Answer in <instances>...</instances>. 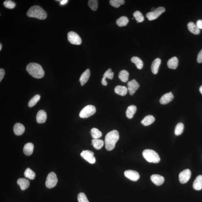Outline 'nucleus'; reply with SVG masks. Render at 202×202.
<instances>
[{
  "label": "nucleus",
  "mask_w": 202,
  "mask_h": 202,
  "mask_svg": "<svg viewBox=\"0 0 202 202\" xmlns=\"http://www.w3.org/2000/svg\"><path fill=\"white\" fill-rule=\"evenodd\" d=\"M119 138V134L116 130L111 131L107 134L105 138V148L106 150L111 151L114 149Z\"/></svg>",
  "instance_id": "f257e3e1"
},
{
  "label": "nucleus",
  "mask_w": 202,
  "mask_h": 202,
  "mask_svg": "<svg viewBox=\"0 0 202 202\" xmlns=\"http://www.w3.org/2000/svg\"><path fill=\"white\" fill-rule=\"evenodd\" d=\"M26 70L30 75L36 78H42L45 75V72L42 67L36 63H29L27 66Z\"/></svg>",
  "instance_id": "f03ea898"
},
{
  "label": "nucleus",
  "mask_w": 202,
  "mask_h": 202,
  "mask_svg": "<svg viewBox=\"0 0 202 202\" xmlns=\"http://www.w3.org/2000/svg\"><path fill=\"white\" fill-rule=\"evenodd\" d=\"M28 17L36 18L39 20H45L47 17L46 12L41 7L38 5L33 6L29 9L27 13Z\"/></svg>",
  "instance_id": "7ed1b4c3"
},
{
  "label": "nucleus",
  "mask_w": 202,
  "mask_h": 202,
  "mask_svg": "<svg viewBox=\"0 0 202 202\" xmlns=\"http://www.w3.org/2000/svg\"><path fill=\"white\" fill-rule=\"evenodd\" d=\"M142 154L144 158L148 162L157 163L160 161V158L159 156L154 150L145 149L143 151Z\"/></svg>",
  "instance_id": "20e7f679"
},
{
  "label": "nucleus",
  "mask_w": 202,
  "mask_h": 202,
  "mask_svg": "<svg viewBox=\"0 0 202 202\" xmlns=\"http://www.w3.org/2000/svg\"><path fill=\"white\" fill-rule=\"evenodd\" d=\"M96 112L95 107L91 105H88L85 107L79 113L80 118H85L91 116Z\"/></svg>",
  "instance_id": "39448f33"
},
{
  "label": "nucleus",
  "mask_w": 202,
  "mask_h": 202,
  "mask_svg": "<svg viewBox=\"0 0 202 202\" xmlns=\"http://www.w3.org/2000/svg\"><path fill=\"white\" fill-rule=\"evenodd\" d=\"M58 179L56 173L53 172L49 173L45 183L46 186L48 188H54L57 185Z\"/></svg>",
  "instance_id": "423d86ee"
},
{
  "label": "nucleus",
  "mask_w": 202,
  "mask_h": 202,
  "mask_svg": "<svg viewBox=\"0 0 202 202\" xmlns=\"http://www.w3.org/2000/svg\"><path fill=\"white\" fill-rule=\"evenodd\" d=\"M165 11V9L163 7H159L156 9L155 11L148 13L146 15L148 20H153L158 18Z\"/></svg>",
  "instance_id": "0eeeda50"
},
{
  "label": "nucleus",
  "mask_w": 202,
  "mask_h": 202,
  "mask_svg": "<svg viewBox=\"0 0 202 202\" xmlns=\"http://www.w3.org/2000/svg\"><path fill=\"white\" fill-rule=\"evenodd\" d=\"M68 41L72 44L79 45L82 43V40L79 36L75 32L71 31L68 34Z\"/></svg>",
  "instance_id": "6e6552de"
},
{
  "label": "nucleus",
  "mask_w": 202,
  "mask_h": 202,
  "mask_svg": "<svg viewBox=\"0 0 202 202\" xmlns=\"http://www.w3.org/2000/svg\"><path fill=\"white\" fill-rule=\"evenodd\" d=\"M81 156L86 161L91 164H94L96 163V158L94 156V153L89 150H85L82 152L81 153Z\"/></svg>",
  "instance_id": "1a4fd4ad"
},
{
  "label": "nucleus",
  "mask_w": 202,
  "mask_h": 202,
  "mask_svg": "<svg viewBox=\"0 0 202 202\" xmlns=\"http://www.w3.org/2000/svg\"><path fill=\"white\" fill-rule=\"evenodd\" d=\"M191 176V172L189 169H187L180 172L179 175V180L181 183H186L189 180Z\"/></svg>",
  "instance_id": "9d476101"
},
{
  "label": "nucleus",
  "mask_w": 202,
  "mask_h": 202,
  "mask_svg": "<svg viewBox=\"0 0 202 202\" xmlns=\"http://www.w3.org/2000/svg\"><path fill=\"white\" fill-rule=\"evenodd\" d=\"M128 90L130 95H133L140 87V85L136 80L133 79L128 82L127 84Z\"/></svg>",
  "instance_id": "9b49d317"
},
{
  "label": "nucleus",
  "mask_w": 202,
  "mask_h": 202,
  "mask_svg": "<svg viewBox=\"0 0 202 202\" xmlns=\"http://www.w3.org/2000/svg\"><path fill=\"white\" fill-rule=\"evenodd\" d=\"M124 175L128 179L135 182L137 181L140 178L139 173L134 170H126L124 172Z\"/></svg>",
  "instance_id": "f8f14e48"
},
{
  "label": "nucleus",
  "mask_w": 202,
  "mask_h": 202,
  "mask_svg": "<svg viewBox=\"0 0 202 202\" xmlns=\"http://www.w3.org/2000/svg\"><path fill=\"white\" fill-rule=\"evenodd\" d=\"M174 99V96L171 92L166 94L161 97L160 99V103L162 105H166L170 103Z\"/></svg>",
  "instance_id": "ddd939ff"
},
{
  "label": "nucleus",
  "mask_w": 202,
  "mask_h": 202,
  "mask_svg": "<svg viewBox=\"0 0 202 202\" xmlns=\"http://www.w3.org/2000/svg\"><path fill=\"white\" fill-rule=\"evenodd\" d=\"M151 179L152 182L157 186L162 185L164 182V177L163 176L159 175H152Z\"/></svg>",
  "instance_id": "4468645a"
},
{
  "label": "nucleus",
  "mask_w": 202,
  "mask_h": 202,
  "mask_svg": "<svg viewBox=\"0 0 202 202\" xmlns=\"http://www.w3.org/2000/svg\"><path fill=\"white\" fill-rule=\"evenodd\" d=\"M25 126L20 123H16L14 125L13 130L15 134L17 136H20L23 134L25 131Z\"/></svg>",
  "instance_id": "2eb2a0df"
},
{
  "label": "nucleus",
  "mask_w": 202,
  "mask_h": 202,
  "mask_svg": "<svg viewBox=\"0 0 202 202\" xmlns=\"http://www.w3.org/2000/svg\"><path fill=\"white\" fill-rule=\"evenodd\" d=\"M114 73L112 72V70L109 69L105 72L104 74L103 78L102 80V83L103 85L106 86L107 85V82L106 81V79H112L114 78Z\"/></svg>",
  "instance_id": "dca6fc26"
},
{
  "label": "nucleus",
  "mask_w": 202,
  "mask_h": 202,
  "mask_svg": "<svg viewBox=\"0 0 202 202\" xmlns=\"http://www.w3.org/2000/svg\"><path fill=\"white\" fill-rule=\"evenodd\" d=\"M90 75V69H88L82 74L79 79V81L82 86H83L88 81Z\"/></svg>",
  "instance_id": "f3484780"
},
{
  "label": "nucleus",
  "mask_w": 202,
  "mask_h": 202,
  "mask_svg": "<svg viewBox=\"0 0 202 202\" xmlns=\"http://www.w3.org/2000/svg\"><path fill=\"white\" fill-rule=\"evenodd\" d=\"M47 115L44 110H40L36 116V121L38 123H44L47 120Z\"/></svg>",
  "instance_id": "a211bd4d"
},
{
  "label": "nucleus",
  "mask_w": 202,
  "mask_h": 202,
  "mask_svg": "<svg viewBox=\"0 0 202 202\" xmlns=\"http://www.w3.org/2000/svg\"><path fill=\"white\" fill-rule=\"evenodd\" d=\"M161 60L159 58H157L152 62L151 65L152 72L154 74H157L158 72L159 68L161 63Z\"/></svg>",
  "instance_id": "6ab92c4d"
},
{
  "label": "nucleus",
  "mask_w": 202,
  "mask_h": 202,
  "mask_svg": "<svg viewBox=\"0 0 202 202\" xmlns=\"http://www.w3.org/2000/svg\"><path fill=\"white\" fill-rule=\"evenodd\" d=\"M194 189L199 191L202 189V175H199L196 177L193 184Z\"/></svg>",
  "instance_id": "aec40b11"
},
{
  "label": "nucleus",
  "mask_w": 202,
  "mask_h": 202,
  "mask_svg": "<svg viewBox=\"0 0 202 202\" xmlns=\"http://www.w3.org/2000/svg\"><path fill=\"white\" fill-rule=\"evenodd\" d=\"M137 111V107L134 105H131L128 107L126 111V116L128 119H131L133 118Z\"/></svg>",
  "instance_id": "412c9836"
},
{
  "label": "nucleus",
  "mask_w": 202,
  "mask_h": 202,
  "mask_svg": "<svg viewBox=\"0 0 202 202\" xmlns=\"http://www.w3.org/2000/svg\"><path fill=\"white\" fill-rule=\"evenodd\" d=\"M17 183L20 186L21 189L22 190H25L29 188L30 185V182L29 180L25 179V178H20L18 180Z\"/></svg>",
  "instance_id": "4be33fe9"
},
{
  "label": "nucleus",
  "mask_w": 202,
  "mask_h": 202,
  "mask_svg": "<svg viewBox=\"0 0 202 202\" xmlns=\"http://www.w3.org/2000/svg\"><path fill=\"white\" fill-rule=\"evenodd\" d=\"M34 145L31 143H28L25 145L23 148V152L25 155L30 156L33 152Z\"/></svg>",
  "instance_id": "5701e85b"
},
{
  "label": "nucleus",
  "mask_w": 202,
  "mask_h": 202,
  "mask_svg": "<svg viewBox=\"0 0 202 202\" xmlns=\"http://www.w3.org/2000/svg\"><path fill=\"white\" fill-rule=\"evenodd\" d=\"M155 121V118L153 116L151 115H147L141 121V124L143 126H147L152 124Z\"/></svg>",
  "instance_id": "b1692460"
},
{
  "label": "nucleus",
  "mask_w": 202,
  "mask_h": 202,
  "mask_svg": "<svg viewBox=\"0 0 202 202\" xmlns=\"http://www.w3.org/2000/svg\"><path fill=\"white\" fill-rule=\"evenodd\" d=\"M178 59L177 57H174L171 58L167 62V66L171 69H175L177 68L178 65Z\"/></svg>",
  "instance_id": "393cba45"
},
{
  "label": "nucleus",
  "mask_w": 202,
  "mask_h": 202,
  "mask_svg": "<svg viewBox=\"0 0 202 202\" xmlns=\"http://www.w3.org/2000/svg\"><path fill=\"white\" fill-rule=\"evenodd\" d=\"M115 92L120 96H124L127 94L128 88L125 86L118 85L115 88Z\"/></svg>",
  "instance_id": "a878e982"
},
{
  "label": "nucleus",
  "mask_w": 202,
  "mask_h": 202,
  "mask_svg": "<svg viewBox=\"0 0 202 202\" xmlns=\"http://www.w3.org/2000/svg\"><path fill=\"white\" fill-rule=\"evenodd\" d=\"M188 27L190 32L195 35H198L200 33V29L192 22H190L188 23Z\"/></svg>",
  "instance_id": "bb28decb"
},
{
  "label": "nucleus",
  "mask_w": 202,
  "mask_h": 202,
  "mask_svg": "<svg viewBox=\"0 0 202 202\" xmlns=\"http://www.w3.org/2000/svg\"><path fill=\"white\" fill-rule=\"evenodd\" d=\"M104 143L102 140L99 139H93L92 140L91 145L94 148L96 149L99 150L103 146Z\"/></svg>",
  "instance_id": "cd10ccee"
},
{
  "label": "nucleus",
  "mask_w": 202,
  "mask_h": 202,
  "mask_svg": "<svg viewBox=\"0 0 202 202\" xmlns=\"http://www.w3.org/2000/svg\"><path fill=\"white\" fill-rule=\"evenodd\" d=\"M129 75V73L127 71L122 70L119 74L118 77L123 82H126L128 81Z\"/></svg>",
  "instance_id": "c85d7f7f"
},
{
  "label": "nucleus",
  "mask_w": 202,
  "mask_h": 202,
  "mask_svg": "<svg viewBox=\"0 0 202 202\" xmlns=\"http://www.w3.org/2000/svg\"><path fill=\"white\" fill-rule=\"evenodd\" d=\"M131 61L136 65L138 69H141L143 67V62L139 58L134 56L131 59Z\"/></svg>",
  "instance_id": "c756f323"
},
{
  "label": "nucleus",
  "mask_w": 202,
  "mask_h": 202,
  "mask_svg": "<svg viewBox=\"0 0 202 202\" xmlns=\"http://www.w3.org/2000/svg\"><path fill=\"white\" fill-rule=\"evenodd\" d=\"M129 22L128 18L126 16H122L120 17L117 21V24L118 26L123 27L126 26Z\"/></svg>",
  "instance_id": "7c9ffc66"
},
{
  "label": "nucleus",
  "mask_w": 202,
  "mask_h": 202,
  "mask_svg": "<svg viewBox=\"0 0 202 202\" xmlns=\"http://www.w3.org/2000/svg\"><path fill=\"white\" fill-rule=\"evenodd\" d=\"M91 135L93 139H99L102 136V133L100 131L96 128H93L91 130Z\"/></svg>",
  "instance_id": "2f4dec72"
},
{
  "label": "nucleus",
  "mask_w": 202,
  "mask_h": 202,
  "mask_svg": "<svg viewBox=\"0 0 202 202\" xmlns=\"http://www.w3.org/2000/svg\"><path fill=\"white\" fill-rule=\"evenodd\" d=\"M25 177L30 180H33L35 177V173L30 168H27L25 170L24 173Z\"/></svg>",
  "instance_id": "473e14b6"
},
{
  "label": "nucleus",
  "mask_w": 202,
  "mask_h": 202,
  "mask_svg": "<svg viewBox=\"0 0 202 202\" xmlns=\"http://www.w3.org/2000/svg\"><path fill=\"white\" fill-rule=\"evenodd\" d=\"M40 99H41V96L39 95H36L29 101V103H28L29 106L30 107H32L35 106L38 103V101L40 100Z\"/></svg>",
  "instance_id": "72a5a7b5"
},
{
  "label": "nucleus",
  "mask_w": 202,
  "mask_h": 202,
  "mask_svg": "<svg viewBox=\"0 0 202 202\" xmlns=\"http://www.w3.org/2000/svg\"><path fill=\"white\" fill-rule=\"evenodd\" d=\"M184 129V125L182 123H179L177 125L175 128V133L176 136H179L182 134Z\"/></svg>",
  "instance_id": "f704fd0d"
},
{
  "label": "nucleus",
  "mask_w": 202,
  "mask_h": 202,
  "mask_svg": "<svg viewBox=\"0 0 202 202\" xmlns=\"http://www.w3.org/2000/svg\"><path fill=\"white\" fill-rule=\"evenodd\" d=\"M133 16L135 18L137 23H141L144 21V17L142 13L139 11H135L133 14Z\"/></svg>",
  "instance_id": "c9c22d12"
},
{
  "label": "nucleus",
  "mask_w": 202,
  "mask_h": 202,
  "mask_svg": "<svg viewBox=\"0 0 202 202\" xmlns=\"http://www.w3.org/2000/svg\"><path fill=\"white\" fill-rule=\"evenodd\" d=\"M110 3L112 6L118 8L125 3V1L124 0H111L110 1Z\"/></svg>",
  "instance_id": "e433bc0d"
},
{
  "label": "nucleus",
  "mask_w": 202,
  "mask_h": 202,
  "mask_svg": "<svg viewBox=\"0 0 202 202\" xmlns=\"http://www.w3.org/2000/svg\"><path fill=\"white\" fill-rule=\"evenodd\" d=\"M98 1L97 0H90L88 1V5L90 8L93 11H96L97 9Z\"/></svg>",
  "instance_id": "4c0bfd02"
},
{
  "label": "nucleus",
  "mask_w": 202,
  "mask_h": 202,
  "mask_svg": "<svg viewBox=\"0 0 202 202\" xmlns=\"http://www.w3.org/2000/svg\"><path fill=\"white\" fill-rule=\"evenodd\" d=\"M4 5L6 8L11 9L14 8L16 6L15 3L10 0L5 1L4 3Z\"/></svg>",
  "instance_id": "58836bf2"
},
{
  "label": "nucleus",
  "mask_w": 202,
  "mask_h": 202,
  "mask_svg": "<svg viewBox=\"0 0 202 202\" xmlns=\"http://www.w3.org/2000/svg\"><path fill=\"white\" fill-rule=\"evenodd\" d=\"M78 200L79 202H89L87 196L83 192H81L78 194Z\"/></svg>",
  "instance_id": "ea45409f"
},
{
  "label": "nucleus",
  "mask_w": 202,
  "mask_h": 202,
  "mask_svg": "<svg viewBox=\"0 0 202 202\" xmlns=\"http://www.w3.org/2000/svg\"><path fill=\"white\" fill-rule=\"evenodd\" d=\"M197 61L199 63H201L202 62V49L199 52L198 55Z\"/></svg>",
  "instance_id": "a19ab883"
},
{
  "label": "nucleus",
  "mask_w": 202,
  "mask_h": 202,
  "mask_svg": "<svg viewBox=\"0 0 202 202\" xmlns=\"http://www.w3.org/2000/svg\"><path fill=\"white\" fill-rule=\"evenodd\" d=\"M5 75V71L4 69L1 68L0 69V81H1L3 79Z\"/></svg>",
  "instance_id": "79ce46f5"
},
{
  "label": "nucleus",
  "mask_w": 202,
  "mask_h": 202,
  "mask_svg": "<svg viewBox=\"0 0 202 202\" xmlns=\"http://www.w3.org/2000/svg\"><path fill=\"white\" fill-rule=\"evenodd\" d=\"M196 26L199 29H202V20H198L196 23Z\"/></svg>",
  "instance_id": "37998d69"
},
{
  "label": "nucleus",
  "mask_w": 202,
  "mask_h": 202,
  "mask_svg": "<svg viewBox=\"0 0 202 202\" xmlns=\"http://www.w3.org/2000/svg\"><path fill=\"white\" fill-rule=\"evenodd\" d=\"M68 2V0H62V1H61L60 2V5H64L65 4H66Z\"/></svg>",
  "instance_id": "c03bdc74"
},
{
  "label": "nucleus",
  "mask_w": 202,
  "mask_h": 202,
  "mask_svg": "<svg viewBox=\"0 0 202 202\" xmlns=\"http://www.w3.org/2000/svg\"><path fill=\"white\" fill-rule=\"evenodd\" d=\"M199 90H200V93H201L202 95V85L200 87V89H199Z\"/></svg>",
  "instance_id": "a18cd8bd"
},
{
  "label": "nucleus",
  "mask_w": 202,
  "mask_h": 202,
  "mask_svg": "<svg viewBox=\"0 0 202 202\" xmlns=\"http://www.w3.org/2000/svg\"><path fill=\"white\" fill-rule=\"evenodd\" d=\"M2 44H0V51H1L2 50Z\"/></svg>",
  "instance_id": "49530a36"
},
{
  "label": "nucleus",
  "mask_w": 202,
  "mask_h": 202,
  "mask_svg": "<svg viewBox=\"0 0 202 202\" xmlns=\"http://www.w3.org/2000/svg\"><path fill=\"white\" fill-rule=\"evenodd\" d=\"M151 10H152H152L153 11H155V8H152L151 9Z\"/></svg>",
  "instance_id": "de8ad7c7"
}]
</instances>
